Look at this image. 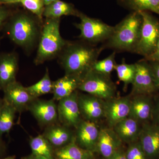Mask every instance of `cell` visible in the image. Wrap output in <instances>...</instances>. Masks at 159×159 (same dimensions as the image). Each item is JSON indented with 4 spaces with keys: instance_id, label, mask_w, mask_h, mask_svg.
Listing matches in <instances>:
<instances>
[{
    "instance_id": "836d02e7",
    "label": "cell",
    "mask_w": 159,
    "mask_h": 159,
    "mask_svg": "<svg viewBox=\"0 0 159 159\" xmlns=\"http://www.w3.org/2000/svg\"><path fill=\"white\" fill-rule=\"evenodd\" d=\"M144 59L148 61H159V38L155 51L149 57Z\"/></svg>"
},
{
    "instance_id": "f35d334b",
    "label": "cell",
    "mask_w": 159,
    "mask_h": 159,
    "mask_svg": "<svg viewBox=\"0 0 159 159\" xmlns=\"http://www.w3.org/2000/svg\"><path fill=\"white\" fill-rule=\"evenodd\" d=\"M20 0H0V2L5 3H19Z\"/></svg>"
},
{
    "instance_id": "d590c367",
    "label": "cell",
    "mask_w": 159,
    "mask_h": 159,
    "mask_svg": "<svg viewBox=\"0 0 159 159\" xmlns=\"http://www.w3.org/2000/svg\"><path fill=\"white\" fill-rule=\"evenodd\" d=\"M108 159H127V158L125 156V152L120 148Z\"/></svg>"
},
{
    "instance_id": "9c48e42d",
    "label": "cell",
    "mask_w": 159,
    "mask_h": 159,
    "mask_svg": "<svg viewBox=\"0 0 159 159\" xmlns=\"http://www.w3.org/2000/svg\"><path fill=\"white\" fill-rule=\"evenodd\" d=\"M76 90L68 97L59 100L57 105L58 120L61 125L76 128L82 120Z\"/></svg>"
},
{
    "instance_id": "8fae6325",
    "label": "cell",
    "mask_w": 159,
    "mask_h": 159,
    "mask_svg": "<svg viewBox=\"0 0 159 159\" xmlns=\"http://www.w3.org/2000/svg\"><path fill=\"white\" fill-rule=\"evenodd\" d=\"M130 95L117 97L105 101L104 118L108 127L112 128L120 121L129 116L131 100Z\"/></svg>"
},
{
    "instance_id": "2e32d148",
    "label": "cell",
    "mask_w": 159,
    "mask_h": 159,
    "mask_svg": "<svg viewBox=\"0 0 159 159\" xmlns=\"http://www.w3.org/2000/svg\"><path fill=\"white\" fill-rule=\"evenodd\" d=\"M78 104L84 120L97 122L104 118L105 101L90 94H78Z\"/></svg>"
},
{
    "instance_id": "ac0fdd59",
    "label": "cell",
    "mask_w": 159,
    "mask_h": 159,
    "mask_svg": "<svg viewBox=\"0 0 159 159\" xmlns=\"http://www.w3.org/2000/svg\"><path fill=\"white\" fill-rule=\"evenodd\" d=\"M122 142L113 128H100L96 152L108 159L120 149Z\"/></svg>"
},
{
    "instance_id": "603a6c76",
    "label": "cell",
    "mask_w": 159,
    "mask_h": 159,
    "mask_svg": "<svg viewBox=\"0 0 159 159\" xmlns=\"http://www.w3.org/2000/svg\"><path fill=\"white\" fill-rule=\"evenodd\" d=\"M80 12L70 3L57 0L45 6L43 16L46 18H60L63 16H74L78 17Z\"/></svg>"
},
{
    "instance_id": "5b68a950",
    "label": "cell",
    "mask_w": 159,
    "mask_h": 159,
    "mask_svg": "<svg viewBox=\"0 0 159 159\" xmlns=\"http://www.w3.org/2000/svg\"><path fill=\"white\" fill-rule=\"evenodd\" d=\"M78 17L80 22L75 24V26L80 31V39L93 45L105 42L113 31L114 26L98 19L89 17L80 12Z\"/></svg>"
},
{
    "instance_id": "83f0119b",
    "label": "cell",
    "mask_w": 159,
    "mask_h": 159,
    "mask_svg": "<svg viewBox=\"0 0 159 159\" xmlns=\"http://www.w3.org/2000/svg\"><path fill=\"white\" fill-rule=\"evenodd\" d=\"M115 70L119 80L124 84V88L132 84L135 75V63L127 64L123 59L121 64H117Z\"/></svg>"
},
{
    "instance_id": "f546056e",
    "label": "cell",
    "mask_w": 159,
    "mask_h": 159,
    "mask_svg": "<svg viewBox=\"0 0 159 159\" xmlns=\"http://www.w3.org/2000/svg\"><path fill=\"white\" fill-rule=\"evenodd\" d=\"M20 3L39 19L42 20L45 7L43 0H20Z\"/></svg>"
},
{
    "instance_id": "4dcf8cb0",
    "label": "cell",
    "mask_w": 159,
    "mask_h": 159,
    "mask_svg": "<svg viewBox=\"0 0 159 159\" xmlns=\"http://www.w3.org/2000/svg\"><path fill=\"white\" fill-rule=\"evenodd\" d=\"M125 156L127 159H148L139 141L130 144Z\"/></svg>"
},
{
    "instance_id": "7402d4cb",
    "label": "cell",
    "mask_w": 159,
    "mask_h": 159,
    "mask_svg": "<svg viewBox=\"0 0 159 159\" xmlns=\"http://www.w3.org/2000/svg\"><path fill=\"white\" fill-rule=\"evenodd\" d=\"M54 159H94V152L80 147L75 139L70 143L54 149Z\"/></svg>"
},
{
    "instance_id": "ab89813d",
    "label": "cell",
    "mask_w": 159,
    "mask_h": 159,
    "mask_svg": "<svg viewBox=\"0 0 159 159\" xmlns=\"http://www.w3.org/2000/svg\"><path fill=\"white\" fill-rule=\"evenodd\" d=\"M43 2L45 6H48L51 3V0H43Z\"/></svg>"
},
{
    "instance_id": "3957f363",
    "label": "cell",
    "mask_w": 159,
    "mask_h": 159,
    "mask_svg": "<svg viewBox=\"0 0 159 159\" xmlns=\"http://www.w3.org/2000/svg\"><path fill=\"white\" fill-rule=\"evenodd\" d=\"M42 20L20 12L13 16L6 27L7 34L14 43L29 52L38 45L42 31Z\"/></svg>"
},
{
    "instance_id": "1f68e13d",
    "label": "cell",
    "mask_w": 159,
    "mask_h": 159,
    "mask_svg": "<svg viewBox=\"0 0 159 159\" xmlns=\"http://www.w3.org/2000/svg\"><path fill=\"white\" fill-rule=\"evenodd\" d=\"M148 61L152 71L156 86L159 91V61Z\"/></svg>"
},
{
    "instance_id": "f1b7e54d",
    "label": "cell",
    "mask_w": 159,
    "mask_h": 159,
    "mask_svg": "<svg viewBox=\"0 0 159 159\" xmlns=\"http://www.w3.org/2000/svg\"><path fill=\"white\" fill-rule=\"evenodd\" d=\"M116 51L108 57L101 60H97L92 67V70L106 76H110L111 73L115 70L117 63L116 61Z\"/></svg>"
},
{
    "instance_id": "30bf717a",
    "label": "cell",
    "mask_w": 159,
    "mask_h": 159,
    "mask_svg": "<svg viewBox=\"0 0 159 159\" xmlns=\"http://www.w3.org/2000/svg\"><path fill=\"white\" fill-rule=\"evenodd\" d=\"M29 110L39 124L43 126L55 124L58 120L57 105L54 99L36 98L28 107Z\"/></svg>"
},
{
    "instance_id": "277c9868",
    "label": "cell",
    "mask_w": 159,
    "mask_h": 159,
    "mask_svg": "<svg viewBox=\"0 0 159 159\" xmlns=\"http://www.w3.org/2000/svg\"><path fill=\"white\" fill-rule=\"evenodd\" d=\"M60 18H46L38 45L34 63L42 64L57 57L68 41L64 39L60 31Z\"/></svg>"
},
{
    "instance_id": "ee69618b",
    "label": "cell",
    "mask_w": 159,
    "mask_h": 159,
    "mask_svg": "<svg viewBox=\"0 0 159 159\" xmlns=\"http://www.w3.org/2000/svg\"></svg>"
},
{
    "instance_id": "8d00e7d4",
    "label": "cell",
    "mask_w": 159,
    "mask_h": 159,
    "mask_svg": "<svg viewBox=\"0 0 159 159\" xmlns=\"http://www.w3.org/2000/svg\"><path fill=\"white\" fill-rule=\"evenodd\" d=\"M22 159H50L48 158L41 156L37 155L31 153L27 156L24 157Z\"/></svg>"
},
{
    "instance_id": "e575fe53",
    "label": "cell",
    "mask_w": 159,
    "mask_h": 159,
    "mask_svg": "<svg viewBox=\"0 0 159 159\" xmlns=\"http://www.w3.org/2000/svg\"><path fill=\"white\" fill-rule=\"evenodd\" d=\"M9 16V12L7 10L0 7V28L3 25Z\"/></svg>"
},
{
    "instance_id": "ffe728a7",
    "label": "cell",
    "mask_w": 159,
    "mask_h": 159,
    "mask_svg": "<svg viewBox=\"0 0 159 159\" xmlns=\"http://www.w3.org/2000/svg\"><path fill=\"white\" fill-rule=\"evenodd\" d=\"M142 124L130 117L120 121L113 127L122 142L134 143L139 141Z\"/></svg>"
},
{
    "instance_id": "7c38bea8",
    "label": "cell",
    "mask_w": 159,
    "mask_h": 159,
    "mask_svg": "<svg viewBox=\"0 0 159 159\" xmlns=\"http://www.w3.org/2000/svg\"><path fill=\"white\" fill-rule=\"evenodd\" d=\"M3 91L4 101L13 107L19 113L28 110L29 105L36 99L29 93L26 87L16 80L6 86Z\"/></svg>"
},
{
    "instance_id": "d4e9b609",
    "label": "cell",
    "mask_w": 159,
    "mask_h": 159,
    "mask_svg": "<svg viewBox=\"0 0 159 159\" xmlns=\"http://www.w3.org/2000/svg\"><path fill=\"white\" fill-rule=\"evenodd\" d=\"M29 145L32 153L54 159V148L43 134L31 137L29 140Z\"/></svg>"
},
{
    "instance_id": "9a60e30c",
    "label": "cell",
    "mask_w": 159,
    "mask_h": 159,
    "mask_svg": "<svg viewBox=\"0 0 159 159\" xmlns=\"http://www.w3.org/2000/svg\"><path fill=\"white\" fill-rule=\"evenodd\" d=\"M131 97L129 117L138 121L142 125L152 121L154 107L152 96L137 95Z\"/></svg>"
},
{
    "instance_id": "7bdbcfd3",
    "label": "cell",
    "mask_w": 159,
    "mask_h": 159,
    "mask_svg": "<svg viewBox=\"0 0 159 159\" xmlns=\"http://www.w3.org/2000/svg\"><path fill=\"white\" fill-rule=\"evenodd\" d=\"M104 159V158H103V159Z\"/></svg>"
},
{
    "instance_id": "d6986e66",
    "label": "cell",
    "mask_w": 159,
    "mask_h": 159,
    "mask_svg": "<svg viewBox=\"0 0 159 159\" xmlns=\"http://www.w3.org/2000/svg\"><path fill=\"white\" fill-rule=\"evenodd\" d=\"M43 135L54 149L65 146L75 139V134L70 127L56 123L47 126Z\"/></svg>"
},
{
    "instance_id": "484cf974",
    "label": "cell",
    "mask_w": 159,
    "mask_h": 159,
    "mask_svg": "<svg viewBox=\"0 0 159 159\" xmlns=\"http://www.w3.org/2000/svg\"><path fill=\"white\" fill-rule=\"evenodd\" d=\"M15 109L4 101L2 107L0 111V136L4 134L9 133L14 123Z\"/></svg>"
},
{
    "instance_id": "44dd1931",
    "label": "cell",
    "mask_w": 159,
    "mask_h": 159,
    "mask_svg": "<svg viewBox=\"0 0 159 159\" xmlns=\"http://www.w3.org/2000/svg\"><path fill=\"white\" fill-rule=\"evenodd\" d=\"M80 80L74 76L65 75L64 77L53 81L52 93L54 95L53 99L59 101L70 96L78 90Z\"/></svg>"
},
{
    "instance_id": "8992f818",
    "label": "cell",
    "mask_w": 159,
    "mask_h": 159,
    "mask_svg": "<svg viewBox=\"0 0 159 159\" xmlns=\"http://www.w3.org/2000/svg\"><path fill=\"white\" fill-rule=\"evenodd\" d=\"M78 90L107 101L116 97L117 88L110 76L90 71L80 80Z\"/></svg>"
},
{
    "instance_id": "b9f144b4",
    "label": "cell",
    "mask_w": 159,
    "mask_h": 159,
    "mask_svg": "<svg viewBox=\"0 0 159 159\" xmlns=\"http://www.w3.org/2000/svg\"><path fill=\"white\" fill-rule=\"evenodd\" d=\"M3 159H16V156H9Z\"/></svg>"
},
{
    "instance_id": "6da1fadb",
    "label": "cell",
    "mask_w": 159,
    "mask_h": 159,
    "mask_svg": "<svg viewBox=\"0 0 159 159\" xmlns=\"http://www.w3.org/2000/svg\"><path fill=\"white\" fill-rule=\"evenodd\" d=\"M80 39L68 41L58 55V62L65 75L77 77L81 80L92 70L102 50Z\"/></svg>"
},
{
    "instance_id": "4316f807",
    "label": "cell",
    "mask_w": 159,
    "mask_h": 159,
    "mask_svg": "<svg viewBox=\"0 0 159 159\" xmlns=\"http://www.w3.org/2000/svg\"><path fill=\"white\" fill-rule=\"evenodd\" d=\"M53 83L50 78L48 69L47 68L45 74L40 80L26 89L32 97L38 98L45 94L52 93Z\"/></svg>"
},
{
    "instance_id": "e0dca14e",
    "label": "cell",
    "mask_w": 159,
    "mask_h": 159,
    "mask_svg": "<svg viewBox=\"0 0 159 159\" xmlns=\"http://www.w3.org/2000/svg\"><path fill=\"white\" fill-rule=\"evenodd\" d=\"M18 56L14 52L0 55V90L16 81L18 70Z\"/></svg>"
},
{
    "instance_id": "cb8c5ba5",
    "label": "cell",
    "mask_w": 159,
    "mask_h": 159,
    "mask_svg": "<svg viewBox=\"0 0 159 159\" xmlns=\"http://www.w3.org/2000/svg\"><path fill=\"white\" fill-rule=\"evenodd\" d=\"M119 6L131 11H151L159 15V0H117Z\"/></svg>"
},
{
    "instance_id": "d6a6232c",
    "label": "cell",
    "mask_w": 159,
    "mask_h": 159,
    "mask_svg": "<svg viewBox=\"0 0 159 159\" xmlns=\"http://www.w3.org/2000/svg\"><path fill=\"white\" fill-rule=\"evenodd\" d=\"M152 122L159 125V96L156 101L154 102Z\"/></svg>"
},
{
    "instance_id": "60d3db41",
    "label": "cell",
    "mask_w": 159,
    "mask_h": 159,
    "mask_svg": "<svg viewBox=\"0 0 159 159\" xmlns=\"http://www.w3.org/2000/svg\"><path fill=\"white\" fill-rule=\"evenodd\" d=\"M4 99H2V98L0 97V111H1L2 107L3 104H4Z\"/></svg>"
},
{
    "instance_id": "5bb4252c",
    "label": "cell",
    "mask_w": 159,
    "mask_h": 159,
    "mask_svg": "<svg viewBox=\"0 0 159 159\" xmlns=\"http://www.w3.org/2000/svg\"><path fill=\"white\" fill-rule=\"evenodd\" d=\"M139 141L148 159L159 157V125L152 121L142 125Z\"/></svg>"
},
{
    "instance_id": "ba28073f",
    "label": "cell",
    "mask_w": 159,
    "mask_h": 159,
    "mask_svg": "<svg viewBox=\"0 0 159 159\" xmlns=\"http://www.w3.org/2000/svg\"><path fill=\"white\" fill-rule=\"evenodd\" d=\"M135 75L129 95L131 96L137 95L152 96L158 92L148 61L143 58L135 63Z\"/></svg>"
},
{
    "instance_id": "74e56055",
    "label": "cell",
    "mask_w": 159,
    "mask_h": 159,
    "mask_svg": "<svg viewBox=\"0 0 159 159\" xmlns=\"http://www.w3.org/2000/svg\"><path fill=\"white\" fill-rule=\"evenodd\" d=\"M2 136H0V156L2 155L5 149V145L2 140Z\"/></svg>"
},
{
    "instance_id": "52a82bcc",
    "label": "cell",
    "mask_w": 159,
    "mask_h": 159,
    "mask_svg": "<svg viewBox=\"0 0 159 159\" xmlns=\"http://www.w3.org/2000/svg\"><path fill=\"white\" fill-rule=\"evenodd\" d=\"M142 24L139 43L135 54L146 58L153 54L159 38V21L149 11H141Z\"/></svg>"
},
{
    "instance_id": "7a4b0ae2",
    "label": "cell",
    "mask_w": 159,
    "mask_h": 159,
    "mask_svg": "<svg viewBox=\"0 0 159 159\" xmlns=\"http://www.w3.org/2000/svg\"><path fill=\"white\" fill-rule=\"evenodd\" d=\"M142 24L139 12L131 11L116 26L111 35L101 47L118 52L134 53L139 43Z\"/></svg>"
},
{
    "instance_id": "4fadbf2b",
    "label": "cell",
    "mask_w": 159,
    "mask_h": 159,
    "mask_svg": "<svg viewBox=\"0 0 159 159\" xmlns=\"http://www.w3.org/2000/svg\"><path fill=\"white\" fill-rule=\"evenodd\" d=\"M96 122L82 119L77 125L74 134L76 143L80 147L96 152L100 129Z\"/></svg>"
}]
</instances>
